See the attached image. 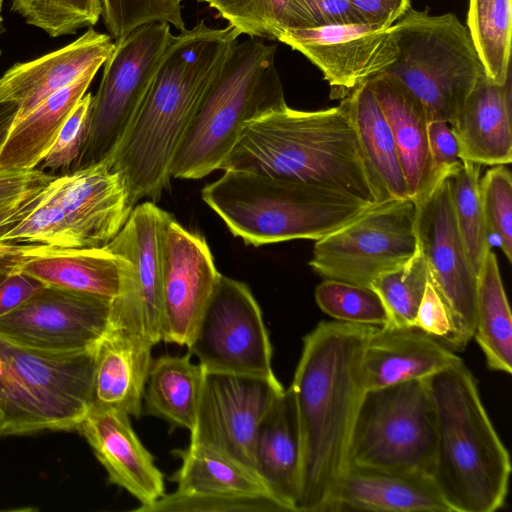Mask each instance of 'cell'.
<instances>
[{
  "instance_id": "1",
  "label": "cell",
  "mask_w": 512,
  "mask_h": 512,
  "mask_svg": "<svg viewBox=\"0 0 512 512\" xmlns=\"http://www.w3.org/2000/svg\"><path fill=\"white\" fill-rule=\"evenodd\" d=\"M375 326L322 321L303 339L291 386L301 456L295 512H325L349 468V447L365 393L361 359Z\"/></svg>"
},
{
  "instance_id": "2",
  "label": "cell",
  "mask_w": 512,
  "mask_h": 512,
  "mask_svg": "<svg viewBox=\"0 0 512 512\" xmlns=\"http://www.w3.org/2000/svg\"><path fill=\"white\" fill-rule=\"evenodd\" d=\"M239 36L231 25L217 29L204 22L173 35L134 120L105 160L122 175L135 205L145 198L157 202L169 187L175 153Z\"/></svg>"
},
{
  "instance_id": "3",
  "label": "cell",
  "mask_w": 512,
  "mask_h": 512,
  "mask_svg": "<svg viewBox=\"0 0 512 512\" xmlns=\"http://www.w3.org/2000/svg\"><path fill=\"white\" fill-rule=\"evenodd\" d=\"M220 169L303 182L370 207L393 200L341 104L317 111L287 105L253 119Z\"/></svg>"
},
{
  "instance_id": "4",
  "label": "cell",
  "mask_w": 512,
  "mask_h": 512,
  "mask_svg": "<svg viewBox=\"0 0 512 512\" xmlns=\"http://www.w3.org/2000/svg\"><path fill=\"white\" fill-rule=\"evenodd\" d=\"M436 413L431 479L451 512H494L504 504L511 460L462 361L428 378Z\"/></svg>"
},
{
  "instance_id": "5",
  "label": "cell",
  "mask_w": 512,
  "mask_h": 512,
  "mask_svg": "<svg viewBox=\"0 0 512 512\" xmlns=\"http://www.w3.org/2000/svg\"><path fill=\"white\" fill-rule=\"evenodd\" d=\"M277 47L237 42L206 89L171 163V178L200 179L220 166L253 119L287 106Z\"/></svg>"
},
{
  "instance_id": "6",
  "label": "cell",
  "mask_w": 512,
  "mask_h": 512,
  "mask_svg": "<svg viewBox=\"0 0 512 512\" xmlns=\"http://www.w3.org/2000/svg\"><path fill=\"white\" fill-rule=\"evenodd\" d=\"M202 199L234 236L255 247L318 240L374 208L303 182L240 170H225L203 188Z\"/></svg>"
},
{
  "instance_id": "7",
  "label": "cell",
  "mask_w": 512,
  "mask_h": 512,
  "mask_svg": "<svg viewBox=\"0 0 512 512\" xmlns=\"http://www.w3.org/2000/svg\"><path fill=\"white\" fill-rule=\"evenodd\" d=\"M95 354L48 352L0 336L1 436L77 429L93 402Z\"/></svg>"
},
{
  "instance_id": "8",
  "label": "cell",
  "mask_w": 512,
  "mask_h": 512,
  "mask_svg": "<svg viewBox=\"0 0 512 512\" xmlns=\"http://www.w3.org/2000/svg\"><path fill=\"white\" fill-rule=\"evenodd\" d=\"M398 54L383 72L424 106L427 118L454 125L466 98L485 76L467 27L453 13L412 8L393 24Z\"/></svg>"
},
{
  "instance_id": "9",
  "label": "cell",
  "mask_w": 512,
  "mask_h": 512,
  "mask_svg": "<svg viewBox=\"0 0 512 512\" xmlns=\"http://www.w3.org/2000/svg\"><path fill=\"white\" fill-rule=\"evenodd\" d=\"M435 453L436 413L426 380L365 391L352 430L349 468L431 478Z\"/></svg>"
},
{
  "instance_id": "10",
  "label": "cell",
  "mask_w": 512,
  "mask_h": 512,
  "mask_svg": "<svg viewBox=\"0 0 512 512\" xmlns=\"http://www.w3.org/2000/svg\"><path fill=\"white\" fill-rule=\"evenodd\" d=\"M170 26L145 23L114 41L92 98L89 132L76 170L107 160L120 144L171 42Z\"/></svg>"
},
{
  "instance_id": "11",
  "label": "cell",
  "mask_w": 512,
  "mask_h": 512,
  "mask_svg": "<svg viewBox=\"0 0 512 512\" xmlns=\"http://www.w3.org/2000/svg\"><path fill=\"white\" fill-rule=\"evenodd\" d=\"M417 247L415 204L393 199L316 240L309 265L325 279L371 287L378 276L408 261Z\"/></svg>"
},
{
  "instance_id": "12",
  "label": "cell",
  "mask_w": 512,
  "mask_h": 512,
  "mask_svg": "<svg viewBox=\"0 0 512 512\" xmlns=\"http://www.w3.org/2000/svg\"><path fill=\"white\" fill-rule=\"evenodd\" d=\"M172 216L155 202L134 207L106 248L121 258L118 295L110 326L137 335L152 346L162 341L163 241Z\"/></svg>"
},
{
  "instance_id": "13",
  "label": "cell",
  "mask_w": 512,
  "mask_h": 512,
  "mask_svg": "<svg viewBox=\"0 0 512 512\" xmlns=\"http://www.w3.org/2000/svg\"><path fill=\"white\" fill-rule=\"evenodd\" d=\"M187 347L205 372L276 378L261 309L245 283L226 276L221 275Z\"/></svg>"
},
{
  "instance_id": "14",
  "label": "cell",
  "mask_w": 512,
  "mask_h": 512,
  "mask_svg": "<svg viewBox=\"0 0 512 512\" xmlns=\"http://www.w3.org/2000/svg\"><path fill=\"white\" fill-rule=\"evenodd\" d=\"M447 175L414 202L415 231L426 260L429 282L443 300L453 323L450 348L454 351L463 350L474 335L478 275L468 261L460 237Z\"/></svg>"
},
{
  "instance_id": "15",
  "label": "cell",
  "mask_w": 512,
  "mask_h": 512,
  "mask_svg": "<svg viewBox=\"0 0 512 512\" xmlns=\"http://www.w3.org/2000/svg\"><path fill=\"white\" fill-rule=\"evenodd\" d=\"M284 390L277 378L205 372L190 443L209 446L256 473L257 428Z\"/></svg>"
},
{
  "instance_id": "16",
  "label": "cell",
  "mask_w": 512,
  "mask_h": 512,
  "mask_svg": "<svg viewBox=\"0 0 512 512\" xmlns=\"http://www.w3.org/2000/svg\"><path fill=\"white\" fill-rule=\"evenodd\" d=\"M110 300L45 286L24 304L0 317V336L54 353L97 347L110 327Z\"/></svg>"
},
{
  "instance_id": "17",
  "label": "cell",
  "mask_w": 512,
  "mask_h": 512,
  "mask_svg": "<svg viewBox=\"0 0 512 512\" xmlns=\"http://www.w3.org/2000/svg\"><path fill=\"white\" fill-rule=\"evenodd\" d=\"M278 41L302 53L323 73L331 98H344L385 71L398 54L394 26L368 24L287 29Z\"/></svg>"
},
{
  "instance_id": "18",
  "label": "cell",
  "mask_w": 512,
  "mask_h": 512,
  "mask_svg": "<svg viewBox=\"0 0 512 512\" xmlns=\"http://www.w3.org/2000/svg\"><path fill=\"white\" fill-rule=\"evenodd\" d=\"M221 275L205 238L172 217L163 241L162 341L190 343Z\"/></svg>"
},
{
  "instance_id": "19",
  "label": "cell",
  "mask_w": 512,
  "mask_h": 512,
  "mask_svg": "<svg viewBox=\"0 0 512 512\" xmlns=\"http://www.w3.org/2000/svg\"><path fill=\"white\" fill-rule=\"evenodd\" d=\"M49 189L81 248L106 246L136 206L124 178L106 161L56 177Z\"/></svg>"
},
{
  "instance_id": "20",
  "label": "cell",
  "mask_w": 512,
  "mask_h": 512,
  "mask_svg": "<svg viewBox=\"0 0 512 512\" xmlns=\"http://www.w3.org/2000/svg\"><path fill=\"white\" fill-rule=\"evenodd\" d=\"M77 430L103 465L110 483L127 490L147 507L165 493L164 476L133 430L129 415L92 404Z\"/></svg>"
},
{
  "instance_id": "21",
  "label": "cell",
  "mask_w": 512,
  "mask_h": 512,
  "mask_svg": "<svg viewBox=\"0 0 512 512\" xmlns=\"http://www.w3.org/2000/svg\"><path fill=\"white\" fill-rule=\"evenodd\" d=\"M114 48L112 37L89 28L70 44L31 61L15 63L0 77V103L18 104L14 123L51 94L101 67Z\"/></svg>"
},
{
  "instance_id": "22",
  "label": "cell",
  "mask_w": 512,
  "mask_h": 512,
  "mask_svg": "<svg viewBox=\"0 0 512 512\" xmlns=\"http://www.w3.org/2000/svg\"><path fill=\"white\" fill-rule=\"evenodd\" d=\"M0 270L21 272L46 286L112 301L119 292L121 258L104 247L57 248L14 244Z\"/></svg>"
},
{
  "instance_id": "23",
  "label": "cell",
  "mask_w": 512,
  "mask_h": 512,
  "mask_svg": "<svg viewBox=\"0 0 512 512\" xmlns=\"http://www.w3.org/2000/svg\"><path fill=\"white\" fill-rule=\"evenodd\" d=\"M461 362L445 343L415 327H375L363 349L362 379L365 390H373L427 380Z\"/></svg>"
},
{
  "instance_id": "24",
  "label": "cell",
  "mask_w": 512,
  "mask_h": 512,
  "mask_svg": "<svg viewBox=\"0 0 512 512\" xmlns=\"http://www.w3.org/2000/svg\"><path fill=\"white\" fill-rule=\"evenodd\" d=\"M451 512L427 476L350 467L335 488L325 512Z\"/></svg>"
},
{
  "instance_id": "25",
  "label": "cell",
  "mask_w": 512,
  "mask_h": 512,
  "mask_svg": "<svg viewBox=\"0 0 512 512\" xmlns=\"http://www.w3.org/2000/svg\"><path fill=\"white\" fill-rule=\"evenodd\" d=\"M511 77L502 84L483 76L469 93L452 127L459 158L480 165L512 161Z\"/></svg>"
},
{
  "instance_id": "26",
  "label": "cell",
  "mask_w": 512,
  "mask_h": 512,
  "mask_svg": "<svg viewBox=\"0 0 512 512\" xmlns=\"http://www.w3.org/2000/svg\"><path fill=\"white\" fill-rule=\"evenodd\" d=\"M368 82L391 129L408 199L416 202L438 182L432 172L426 110L403 84L385 72Z\"/></svg>"
},
{
  "instance_id": "27",
  "label": "cell",
  "mask_w": 512,
  "mask_h": 512,
  "mask_svg": "<svg viewBox=\"0 0 512 512\" xmlns=\"http://www.w3.org/2000/svg\"><path fill=\"white\" fill-rule=\"evenodd\" d=\"M152 347L141 337L110 326L96 347L92 404L141 416Z\"/></svg>"
},
{
  "instance_id": "28",
  "label": "cell",
  "mask_w": 512,
  "mask_h": 512,
  "mask_svg": "<svg viewBox=\"0 0 512 512\" xmlns=\"http://www.w3.org/2000/svg\"><path fill=\"white\" fill-rule=\"evenodd\" d=\"M301 445L294 397L290 388L276 397L257 428L254 463L271 495L295 512Z\"/></svg>"
},
{
  "instance_id": "29",
  "label": "cell",
  "mask_w": 512,
  "mask_h": 512,
  "mask_svg": "<svg viewBox=\"0 0 512 512\" xmlns=\"http://www.w3.org/2000/svg\"><path fill=\"white\" fill-rule=\"evenodd\" d=\"M100 67H93L42 101L13 123L0 151V171L33 170L46 155L60 129L86 94Z\"/></svg>"
},
{
  "instance_id": "30",
  "label": "cell",
  "mask_w": 512,
  "mask_h": 512,
  "mask_svg": "<svg viewBox=\"0 0 512 512\" xmlns=\"http://www.w3.org/2000/svg\"><path fill=\"white\" fill-rule=\"evenodd\" d=\"M183 356H161L152 360L145 390L144 413L165 420L170 430H192L199 406L205 371Z\"/></svg>"
},
{
  "instance_id": "31",
  "label": "cell",
  "mask_w": 512,
  "mask_h": 512,
  "mask_svg": "<svg viewBox=\"0 0 512 512\" xmlns=\"http://www.w3.org/2000/svg\"><path fill=\"white\" fill-rule=\"evenodd\" d=\"M361 148L392 199H408L407 186L389 124L368 82L342 98Z\"/></svg>"
},
{
  "instance_id": "32",
  "label": "cell",
  "mask_w": 512,
  "mask_h": 512,
  "mask_svg": "<svg viewBox=\"0 0 512 512\" xmlns=\"http://www.w3.org/2000/svg\"><path fill=\"white\" fill-rule=\"evenodd\" d=\"M489 369L512 372V318L496 255L490 251L478 274L474 335Z\"/></svg>"
},
{
  "instance_id": "33",
  "label": "cell",
  "mask_w": 512,
  "mask_h": 512,
  "mask_svg": "<svg viewBox=\"0 0 512 512\" xmlns=\"http://www.w3.org/2000/svg\"><path fill=\"white\" fill-rule=\"evenodd\" d=\"M173 453L182 461L171 478L177 484V492L271 495L255 472L209 446L190 443Z\"/></svg>"
},
{
  "instance_id": "34",
  "label": "cell",
  "mask_w": 512,
  "mask_h": 512,
  "mask_svg": "<svg viewBox=\"0 0 512 512\" xmlns=\"http://www.w3.org/2000/svg\"><path fill=\"white\" fill-rule=\"evenodd\" d=\"M466 27L486 76L504 84L511 77L512 0H469Z\"/></svg>"
},
{
  "instance_id": "35",
  "label": "cell",
  "mask_w": 512,
  "mask_h": 512,
  "mask_svg": "<svg viewBox=\"0 0 512 512\" xmlns=\"http://www.w3.org/2000/svg\"><path fill=\"white\" fill-rule=\"evenodd\" d=\"M481 165L462 161L447 180L458 230L470 265L478 275L491 251L479 194Z\"/></svg>"
},
{
  "instance_id": "36",
  "label": "cell",
  "mask_w": 512,
  "mask_h": 512,
  "mask_svg": "<svg viewBox=\"0 0 512 512\" xmlns=\"http://www.w3.org/2000/svg\"><path fill=\"white\" fill-rule=\"evenodd\" d=\"M428 282L426 260L419 247L403 265L378 276L371 288L380 296L388 314L383 326L413 327Z\"/></svg>"
},
{
  "instance_id": "37",
  "label": "cell",
  "mask_w": 512,
  "mask_h": 512,
  "mask_svg": "<svg viewBox=\"0 0 512 512\" xmlns=\"http://www.w3.org/2000/svg\"><path fill=\"white\" fill-rule=\"evenodd\" d=\"M11 10L50 37H60L95 25L102 4L101 0H11Z\"/></svg>"
},
{
  "instance_id": "38",
  "label": "cell",
  "mask_w": 512,
  "mask_h": 512,
  "mask_svg": "<svg viewBox=\"0 0 512 512\" xmlns=\"http://www.w3.org/2000/svg\"><path fill=\"white\" fill-rule=\"evenodd\" d=\"M314 295L319 308L336 321L372 326L388 322L386 308L371 287L325 279Z\"/></svg>"
},
{
  "instance_id": "39",
  "label": "cell",
  "mask_w": 512,
  "mask_h": 512,
  "mask_svg": "<svg viewBox=\"0 0 512 512\" xmlns=\"http://www.w3.org/2000/svg\"><path fill=\"white\" fill-rule=\"evenodd\" d=\"M49 184L39 203L16 225L2 234L0 242L81 248L68 226L62 208L52 199Z\"/></svg>"
},
{
  "instance_id": "40",
  "label": "cell",
  "mask_w": 512,
  "mask_h": 512,
  "mask_svg": "<svg viewBox=\"0 0 512 512\" xmlns=\"http://www.w3.org/2000/svg\"><path fill=\"white\" fill-rule=\"evenodd\" d=\"M290 0H208L210 7L239 33L278 40L287 29Z\"/></svg>"
},
{
  "instance_id": "41",
  "label": "cell",
  "mask_w": 512,
  "mask_h": 512,
  "mask_svg": "<svg viewBox=\"0 0 512 512\" xmlns=\"http://www.w3.org/2000/svg\"><path fill=\"white\" fill-rule=\"evenodd\" d=\"M479 194L487 234L497 238L507 260H512V177L506 165H495L479 181Z\"/></svg>"
},
{
  "instance_id": "42",
  "label": "cell",
  "mask_w": 512,
  "mask_h": 512,
  "mask_svg": "<svg viewBox=\"0 0 512 512\" xmlns=\"http://www.w3.org/2000/svg\"><path fill=\"white\" fill-rule=\"evenodd\" d=\"M283 512L288 511L269 494H164L138 512Z\"/></svg>"
},
{
  "instance_id": "43",
  "label": "cell",
  "mask_w": 512,
  "mask_h": 512,
  "mask_svg": "<svg viewBox=\"0 0 512 512\" xmlns=\"http://www.w3.org/2000/svg\"><path fill=\"white\" fill-rule=\"evenodd\" d=\"M181 0H101L104 25L118 40L136 27L150 22H166L177 30H186Z\"/></svg>"
},
{
  "instance_id": "44",
  "label": "cell",
  "mask_w": 512,
  "mask_h": 512,
  "mask_svg": "<svg viewBox=\"0 0 512 512\" xmlns=\"http://www.w3.org/2000/svg\"><path fill=\"white\" fill-rule=\"evenodd\" d=\"M92 98L86 93L78 102L36 170L56 177L76 170L89 132Z\"/></svg>"
},
{
  "instance_id": "45",
  "label": "cell",
  "mask_w": 512,
  "mask_h": 512,
  "mask_svg": "<svg viewBox=\"0 0 512 512\" xmlns=\"http://www.w3.org/2000/svg\"><path fill=\"white\" fill-rule=\"evenodd\" d=\"M55 178L36 169L0 171V236L39 203Z\"/></svg>"
},
{
  "instance_id": "46",
  "label": "cell",
  "mask_w": 512,
  "mask_h": 512,
  "mask_svg": "<svg viewBox=\"0 0 512 512\" xmlns=\"http://www.w3.org/2000/svg\"><path fill=\"white\" fill-rule=\"evenodd\" d=\"M364 23L348 0H290L287 29ZM286 29V30H287Z\"/></svg>"
},
{
  "instance_id": "47",
  "label": "cell",
  "mask_w": 512,
  "mask_h": 512,
  "mask_svg": "<svg viewBox=\"0 0 512 512\" xmlns=\"http://www.w3.org/2000/svg\"><path fill=\"white\" fill-rule=\"evenodd\" d=\"M427 135L433 177L439 181L462 162L457 139L451 125L443 119H429Z\"/></svg>"
},
{
  "instance_id": "48",
  "label": "cell",
  "mask_w": 512,
  "mask_h": 512,
  "mask_svg": "<svg viewBox=\"0 0 512 512\" xmlns=\"http://www.w3.org/2000/svg\"><path fill=\"white\" fill-rule=\"evenodd\" d=\"M413 327L439 339L449 348L454 335L450 314L443 300L428 282Z\"/></svg>"
},
{
  "instance_id": "49",
  "label": "cell",
  "mask_w": 512,
  "mask_h": 512,
  "mask_svg": "<svg viewBox=\"0 0 512 512\" xmlns=\"http://www.w3.org/2000/svg\"><path fill=\"white\" fill-rule=\"evenodd\" d=\"M45 286L27 274L0 270V317L24 304Z\"/></svg>"
},
{
  "instance_id": "50",
  "label": "cell",
  "mask_w": 512,
  "mask_h": 512,
  "mask_svg": "<svg viewBox=\"0 0 512 512\" xmlns=\"http://www.w3.org/2000/svg\"><path fill=\"white\" fill-rule=\"evenodd\" d=\"M365 24L390 27L411 8V0H348Z\"/></svg>"
},
{
  "instance_id": "51",
  "label": "cell",
  "mask_w": 512,
  "mask_h": 512,
  "mask_svg": "<svg viewBox=\"0 0 512 512\" xmlns=\"http://www.w3.org/2000/svg\"><path fill=\"white\" fill-rule=\"evenodd\" d=\"M18 104L0 103V151L8 137L18 111Z\"/></svg>"
},
{
  "instance_id": "52",
  "label": "cell",
  "mask_w": 512,
  "mask_h": 512,
  "mask_svg": "<svg viewBox=\"0 0 512 512\" xmlns=\"http://www.w3.org/2000/svg\"><path fill=\"white\" fill-rule=\"evenodd\" d=\"M14 244L2 243L0 242V259L9 254L12 250Z\"/></svg>"
},
{
  "instance_id": "53",
  "label": "cell",
  "mask_w": 512,
  "mask_h": 512,
  "mask_svg": "<svg viewBox=\"0 0 512 512\" xmlns=\"http://www.w3.org/2000/svg\"><path fill=\"white\" fill-rule=\"evenodd\" d=\"M6 31V28L4 26V23H3V18L2 16L0 15V36ZM2 55V51L0 49V57Z\"/></svg>"
},
{
  "instance_id": "54",
  "label": "cell",
  "mask_w": 512,
  "mask_h": 512,
  "mask_svg": "<svg viewBox=\"0 0 512 512\" xmlns=\"http://www.w3.org/2000/svg\"><path fill=\"white\" fill-rule=\"evenodd\" d=\"M3 425H4V419H3L2 411L0 409V436H1V431H2Z\"/></svg>"
},
{
  "instance_id": "55",
  "label": "cell",
  "mask_w": 512,
  "mask_h": 512,
  "mask_svg": "<svg viewBox=\"0 0 512 512\" xmlns=\"http://www.w3.org/2000/svg\"><path fill=\"white\" fill-rule=\"evenodd\" d=\"M3 3H4V0H0V13H1V10H2Z\"/></svg>"
},
{
  "instance_id": "56",
  "label": "cell",
  "mask_w": 512,
  "mask_h": 512,
  "mask_svg": "<svg viewBox=\"0 0 512 512\" xmlns=\"http://www.w3.org/2000/svg\"><path fill=\"white\" fill-rule=\"evenodd\" d=\"M181 1H184V0H181ZM197 1L208 2V0H197Z\"/></svg>"
}]
</instances>
